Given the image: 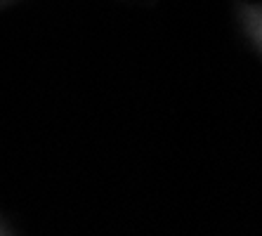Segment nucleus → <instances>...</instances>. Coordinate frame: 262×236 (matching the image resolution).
Segmentation results:
<instances>
[{
    "label": "nucleus",
    "instance_id": "f257e3e1",
    "mask_svg": "<svg viewBox=\"0 0 262 236\" xmlns=\"http://www.w3.org/2000/svg\"><path fill=\"white\" fill-rule=\"evenodd\" d=\"M236 14L244 33L253 42V48L262 55V5L260 3H241Z\"/></svg>",
    "mask_w": 262,
    "mask_h": 236
},
{
    "label": "nucleus",
    "instance_id": "f03ea898",
    "mask_svg": "<svg viewBox=\"0 0 262 236\" xmlns=\"http://www.w3.org/2000/svg\"><path fill=\"white\" fill-rule=\"evenodd\" d=\"M7 234H17V231H14L12 224H10L5 218H3V215H0V236H7Z\"/></svg>",
    "mask_w": 262,
    "mask_h": 236
}]
</instances>
